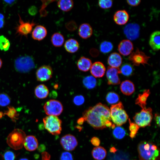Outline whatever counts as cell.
Listing matches in <instances>:
<instances>
[{
    "instance_id": "6da1fadb",
    "label": "cell",
    "mask_w": 160,
    "mask_h": 160,
    "mask_svg": "<svg viewBox=\"0 0 160 160\" xmlns=\"http://www.w3.org/2000/svg\"><path fill=\"white\" fill-rule=\"evenodd\" d=\"M82 116L84 121L95 129H102L107 127L114 129L115 127L111 121L110 109L101 103L85 110Z\"/></svg>"
},
{
    "instance_id": "7a4b0ae2",
    "label": "cell",
    "mask_w": 160,
    "mask_h": 160,
    "mask_svg": "<svg viewBox=\"0 0 160 160\" xmlns=\"http://www.w3.org/2000/svg\"><path fill=\"white\" fill-rule=\"evenodd\" d=\"M137 151L140 160H159V149L152 143L141 141L138 145Z\"/></svg>"
},
{
    "instance_id": "3957f363",
    "label": "cell",
    "mask_w": 160,
    "mask_h": 160,
    "mask_svg": "<svg viewBox=\"0 0 160 160\" xmlns=\"http://www.w3.org/2000/svg\"><path fill=\"white\" fill-rule=\"evenodd\" d=\"M110 111L111 120L117 126H121L127 122L128 116L124 109V106L121 102L112 105Z\"/></svg>"
},
{
    "instance_id": "277c9868",
    "label": "cell",
    "mask_w": 160,
    "mask_h": 160,
    "mask_svg": "<svg viewBox=\"0 0 160 160\" xmlns=\"http://www.w3.org/2000/svg\"><path fill=\"white\" fill-rule=\"evenodd\" d=\"M26 137V134L23 130L19 129H15L7 136V143L12 149L15 150H20L23 146Z\"/></svg>"
},
{
    "instance_id": "5b68a950",
    "label": "cell",
    "mask_w": 160,
    "mask_h": 160,
    "mask_svg": "<svg viewBox=\"0 0 160 160\" xmlns=\"http://www.w3.org/2000/svg\"><path fill=\"white\" fill-rule=\"evenodd\" d=\"M45 129L53 135L60 134L62 131V121L58 117L48 116L43 119Z\"/></svg>"
},
{
    "instance_id": "8992f818",
    "label": "cell",
    "mask_w": 160,
    "mask_h": 160,
    "mask_svg": "<svg viewBox=\"0 0 160 160\" xmlns=\"http://www.w3.org/2000/svg\"><path fill=\"white\" fill-rule=\"evenodd\" d=\"M153 117L152 109L151 108H146L136 113L133 119L140 127H144L150 125Z\"/></svg>"
},
{
    "instance_id": "52a82bcc",
    "label": "cell",
    "mask_w": 160,
    "mask_h": 160,
    "mask_svg": "<svg viewBox=\"0 0 160 160\" xmlns=\"http://www.w3.org/2000/svg\"><path fill=\"white\" fill-rule=\"evenodd\" d=\"M16 69L21 73H27L35 67L32 58L28 56H20L16 59L15 62Z\"/></svg>"
},
{
    "instance_id": "ba28073f",
    "label": "cell",
    "mask_w": 160,
    "mask_h": 160,
    "mask_svg": "<svg viewBox=\"0 0 160 160\" xmlns=\"http://www.w3.org/2000/svg\"><path fill=\"white\" fill-rule=\"evenodd\" d=\"M44 109L48 116H58L62 112L63 107L59 101L51 100L47 102L44 106Z\"/></svg>"
},
{
    "instance_id": "9c48e42d",
    "label": "cell",
    "mask_w": 160,
    "mask_h": 160,
    "mask_svg": "<svg viewBox=\"0 0 160 160\" xmlns=\"http://www.w3.org/2000/svg\"><path fill=\"white\" fill-rule=\"evenodd\" d=\"M150 57L146 55L144 52L137 49L131 54L129 57L134 65L138 66L140 64L144 65L148 64V61Z\"/></svg>"
},
{
    "instance_id": "30bf717a",
    "label": "cell",
    "mask_w": 160,
    "mask_h": 160,
    "mask_svg": "<svg viewBox=\"0 0 160 160\" xmlns=\"http://www.w3.org/2000/svg\"><path fill=\"white\" fill-rule=\"evenodd\" d=\"M60 142L63 148L67 151L73 150L78 145V141L76 137L70 134L62 137L60 140Z\"/></svg>"
},
{
    "instance_id": "8fae6325",
    "label": "cell",
    "mask_w": 160,
    "mask_h": 160,
    "mask_svg": "<svg viewBox=\"0 0 160 160\" xmlns=\"http://www.w3.org/2000/svg\"><path fill=\"white\" fill-rule=\"evenodd\" d=\"M140 27L137 23L128 24L124 28V32L129 40H134L137 39L140 35Z\"/></svg>"
},
{
    "instance_id": "7c38bea8",
    "label": "cell",
    "mask_w": 160,
    "mask_h": 160,
    "mask_svg": "<svg viewBox=\"0 0 160 160\" xmlns=\"http://www.w3.org/2000/svg\"><path fill=\"white\" fill-rule=\"evenodd\" d=\"M53 71L49 65H44L37 70L36 76L38 81L44 82L48 81L52 77Z\"/></svg>"
},
{
    "instance_id": "4fadbf2b",
    "label": "cell",
    "mask_w": 160,
    "mask_h": 160,
    "mask_svg": "<svg viewBox=\"0 0 160 160\" xmlns=\"http://www.w3.org/2000/svg\"><path fill=\"white\" fill-rule=\"evenodd\" d=\"M119 68L108 66L106 73V76L109 85H117L120 83V80L118 74L121 73Z\"/></svg>"
},
{
    "instance_id": "5bb4252c",
    "label": "cell",
    "mask_w": 160,
    "mask_h": 160,
    "mask_svg": "<svg viewBox=\"0 0 160 160\" xmlns=\"http://www.w3.org/2000/svg\"><path fill=\"white\" fill-rule=\"evenodd\" d=\"M19 17V24L16 28V33L21 36H27L31 32L33 27L36 25L33 23L24 22Z\"/></svg>"
},
{
    "instance_id": "9a60e30c",
    "label": "cell",
    "mask_w": 160,
    "mask_h": 160,
    "mask_svg": "<svg viewBox=\"0 0 160 160\" xmlns=\"http://www.w3.org/2000/svg\"><path fill=\"white\" fill-rule=\"evenodd\" d=\"M105 68L104 64L100 62H96L92 64L90 71L92 76L95 78H100L104 75Z\"/></svg>"
},
{
    "instance_id": "2e32d148",
    "label": "cell",
    "mask_w": 160,
    "mask_h": 160,
    "mask_svg": "<svg viewBox=\"0 0 160 160\" xmlns=\"http://www.w3.org/2000/svg\"><path fill=\"white\" fill-rule=\"evenodd\" d=\"M133 49L132 43L129 40L125 39L121 41L118 46V49L119 53L124 56L130 55Z\"/></svg>"
},
{
    "instance_id": "e0dca14e",
    "label": "cell",
    "mask_w": 160,
    "mask_h": 160,
    "mask_svg": "<svg viewBox=\"0 0 160 160\" xmlns=\"http://www.w3.org/2000/svg\"><path fill=\"white\" fill-rule=\"evenodd\" d=\"M23 146L28 151H35L37 148L38 146L37 139L33 135H28L25 138Z\"/></svg>"
},
{
    "instance_id": "ac0fdd59",
    "label": "cell",
    "mask_w": 160,
    "mask_h": 160,
    "mask_svg": "<svg viewBox=\"0 0 160 160\" xmlns=\"http://www.w3.org/2000/svg\"><path fill=\"white\" fill-rule=\"evenodd\" d=\"M129 19V14L125 10L117 11L113 16L114 21L116 24L119 25H124L127 23Z\"/></svg>"
},
{
    "instance_id": "d6986e66",
    "label": "cell",
    "mask_w": 160,
    "mask_h": 160,
    "mask_svg": "<svg viewBox=\"0 0 160 160\" xmlns=\"http://www.w3.org/2000/svg\"><path fill=\"white\" fill-rule=\"evenodd\" d=\"M47 31L46 28L41 25L36 26L32 32V37L36 40L40 41L47 36Z\"/></svg>"
},
{
    "instance_id": "ffe728a7",
    "label": "cell",
    "mask_w": 160,
    "mask_h": 160,
    "mask_svg": "<svg viewBox=\"0 0 160 160\" xmlns=\"http://www.w3.org/2000/svg\"><path fill=\"white\" fill-rule=\"evenodd\" d=\"M160 31H156L151 35L149 44L152 49L155 51H157L160 47Z\"/></svg>"
},
{
    "instance_id": "44dd1931",
    "label": "cell",
    "mask_w": 160,
    "mask_h": 160,
    "mask_svg": "<svg viewBox=\"0 0 160 160\" xmlns=\"http://www.w3.org/2000/svg\"><path fill=\"white\" fill-rule=\"evenodd\" d=\"M92 29L90 25L87 23L81 24L78 30V34L82 38L87 39L89 38L92 34Z\"/></svg>"
},
{
    "instance_id": "7402d4cb",
    "label": "cell",
    "mask_w": 160,
    "mask_h": 160,
    "mask_svg": "<svg viewBox=\"0 0 160 160\" xmlns=\"http://www.w3.org/2000/svg\"><path fill=\"white\" fill-rule=\"evenodd\" d=\"M122 60L120 55L115 52L109 55L108 58V63L111 67L119 68L122 64Z\"/></svg>"
},
{
    "instance_id": "603a6c76",
    "label": "cell",
    "mask_w": 160,
    "mask_h": 160,
    "mask_svg": "<svg viewBox=\"0 0 160 160\" xmlns=\"http://www.w3.org/2000/svg\"><path fill=\"white\" fill-rule=\"evenodd\" d=\"M120 88L121 92L126 95H132L135 91L134 84L129 80L123 81L121 84Z\"/></svg>"
},
{
    "instance_id": "cb8c5ba5",
    "label": "cell",
    "mask_w": 160,
    "mask_h": 160,
    "mask_svg": "<svg viewBox=\"0 0 160 160\" xmlns=\"http://www.w3.org/2000/svg\"><path fill=\"white\" fill-rule=\"evenodd\" d=\"M92 64L91 60L84 57H80L77 63L79 69L84 72H87L90 69Z\"/></svg>"
},
{
    "instance_id": "d4e9b609",
    "label": "cell",
    "mask_w": 160,
    "mask_h": 160,
    "mask_svg": "<svg viewBox=\"0 0 160 160\" xmlns=\"http://www.w3.org/2000/svg\"><path fill=\"white\" fill-rule=\"evenodd\" d=\"M107 152L103 147L98 146L94 148L92 151V155L96 160H102L106 157Z\"/></svg>"
},
{
    "instance_id": "484cf974",
    "label": "cell",
    "mask_w": 160,
    "mask_h": 160,
    "mask_svg": "<svg viewBox=\"0 0 160 160\" xmlns=\"http://www.w3.org/2000/svg\"><path fill=\"white\" fill-rule=\"evenodd\" d=\"M150 94L149 89L145 90L142 94H139L135 100V103L142 109L146 108L147 98Z\"/></svg>"
},
{
    "instance_id": "4316f807",
    "label": "cell",
    "mask_w": 160,
    "mask_h": 160,
    "mask_svg": "<svg viewBox=\"0 0 160 160\" xmlns=\"http://www.w3.org/2000/svg\"><path fill=\"white\" fill-rule=\"evenodd\" d=\"M65 50L68 52L73 53L77 52L79 49V44L75 39H70L66 41L64 44Z\"/></svg>"
},
{
    "instance_id": "83f0119b",
    "label": "cell",
    "mask_w": 160,
    "mask_h": 160,
    "mask_svg": "<svg viewBox=\"0 0 160 160\" xmlns=\"http://www.w3.org/2000/svg\"><path fill=\"white\" fill-rule=\"evenodd\" d=\"M49 93L47 87L44 84L37 86L35 89V94L37 97L39 99H44L47 97Z\"/></svg>"
},
{
    "instance_id": "f1b7e54d",
    "label": "cell",
    "mask_w": 160,
    "mask_h": 160,
    "mask_svg": "<svg viewBox=\"0 0 160 160\" xmlns=\"http://www.w3.org/2000/svg\"><path fill=\"white\" fill-rule=\"evenodd\" d=\"M58 7L62 10L68 12L73 7V2L71 0H62L59 1L57 3Z\"/></svg>"
},
{
    "instance_id": "f546056e",
    "label": "cell",
    "mask_w": 160,
    "mask_h": 160,
    "mask_svg": "<svg viewBox=\"0 0 160 160\" xmlns=\"http://www.w3.org/2000/svg\"><path fill=\"white\" fill-rule=\"evenodd\" d=\"M64 41L63 36L59 33L53 34L51 37V42L53 46L55 47L62 46Z\"/></svg>"
},
{
    "instance_id": "4dcf8cb0",
    "label": "cell",
    "mask_w": 160,
    "mask_h": 160,
    "mask_svg": "<svg viewBox=\"0 0 160 160\" xmlns=\"http://www.w3.org/2000/svg\"><path fill=\"white\" fill-rule=\"evenodd\" d=\"M83 83L84 87L88 89L95 88L97 84V80L95 77L92 76L85 77L83 80Z\"/></svg>"
},
{
    "instance_id": "1f68e13d",
    "label": "cell",
    "mask_w": 160,
    "mask_h": 160,
    "mask_svg": "<svg viewBox=\"0 0 160 160\" xmlns=\"http://www.w3.org/2000/svg\"><path fill=\"white\" fill-rule=\"evenodd\" d=\"M119 99V95L116 93L110 92L107 95L106 100L109 104L113 105L118 102Z\"/></svg>"
},
{
    "instance_id": "d6a6232c",
    "label": "cell",
    "mask_w": 160,
    "mask_h": 160,
    "mask_svg": "<svg viewBox=\"0 0 160 160\" xmlns=\"http://www.w3.org/2000/svg\"><path fill=\"white\" fill-rule=\"evenodd\" d=\"M113 48L112 43L109 41H104L100 44V51L103 53L106 54L110 52Z\"/></svg>"
},
{
    "instance_id": "836d02e7",
    "label": "cell",
    "mask_w": 160,
    "mask_h": 160,
    "mask_svg": "<svg viewBox=\"0 0 160 160\" xmlns=\"http://www.w3.org/2000/svg\"><path fill=\"white\" fill-rule=\"evenodd\" d=\"M113 136L118 139H121L125 136L126 132L124 129L122 127L117 126L115 127L113 132Z\"/></svg>"
},
{
    "instance_id": "e575fe53",
    "label": "cell",
    "mask_w": 160,
    "mask_h": 160,
    "mask_svg": "<svg viewBox=\"0 0 160 160\" xmlns=\"http://www.w3.org/2000/svg\"><path fill=\"white\" fill-rule=\"evenodd\" d=\"M120 70L121 73L126 76L131 75L133 72L132 67L130 64L128 63L123 64Z\"/></svg>"
},
{
    "instance_id": "d590c367",
    "label": "cell",
    "mask_w": 160,
    "mask_h": 160,
    "mask_svg": "<svg viewBox=\"0 0 160 160\" xmlns=\"http://www.w3.org/2000/svg\"><path fill=\"white\" fill-rule=\"evenodd\" d=\"M129 129L130 132V136L131 138H133L136 135L140 127L135 123L131 122L129 119Z\"/></svg>"
},
{
    "instance_id": "8d00e7d4",
    "label": "cell",
    "mask_w": 160,
    "mask_h": 160,
    "mask_svg": "<svg viewBox=\"0 0 160 160\" xmlns=\"http://www.w3.org/2000/svg\"><path fill=\"white\" fill-rule=\"evenodd\" d=\"M10 46L9 40L3 36H0V49L4 51L7 50Z\"/></svg>"
},
{
    "instance_id": "74e56055",
    "label": "cell",
    "mask_w": 160,
    "mask_h": 160,
    "mask_svg": "<svg viewBox=\"0 0 160 160\" xmlns=\"http://www.w3.org/2000/svg\"><path fill=\"white\" fill-rule=\"evenodd\" d=\"M9 109L6 111L5 114L10 117L13 121L17 119L18 115L15 109L13 107L9 108Z\"/></svg>"
},
{
    "instance_id": "f35d334b",
    "label": "cell",
    "mask_w": 160,
    "mask_h": 160,
    "mask_svg": "<svg viewBox=\"0 0 160 160\" xmlns=\"http://www.w3.org/2000/svg\"><path fill=\"white\" fill-rule=\"evenodd\" d=\"M99 7L103 9H108L112 6L113 1L111 0H100L98 1Z\"/></svg>"
},
{
    "instance_id": "ab89813d",
    "label": "cell",
    "mask_w": 160,
    "mask_h": 160,
    "mask_svg": "<svg viewBox=\"0 0 160 160\" xmlns=\"http://www.w3.org/2000/svg\"><path fill=\"white\" fill-rule=\"evenodd\" d=\"M10 103V100L8 96L4 94L0 95V105L2 106H7Z\"/></svg>"
},
{
    "instance_id": "60d3db41",
    "label": "cell",
    "mask_w": 160,
    "mask_h": 160,
    "mask_svg": "<svg viewBox=\"0 0 160 160\" xmlns=\"http://www.w3.org/2000/svg\"><path fill=\"white\" fill-rule=\"evenodd\" d=\"M16 157L15 154L10 151H6L3 156L4 160H15Z\"/></svg>"
},
{
    "instance_id": "b9f144b4",
    "label": "cell",
    "mask_w": 160,
    "mask_h": 160,
    "mask_svg": "<svg viewBox=\"0 0 160 160\" xmlns=\"http://www.w3.org/2000/svg\"><path fill=\"white\" fill-rule=\"evenodd\" d=\"M66 28L69 31H73L76 30L77 28V25L73 21H70L67 22L65 24Z\"/></svg>"
},
{
    "instance_id": "7bdbcfd3",
    "label": "cell",
    "mask_w": 160,
    "mask_h": 160,
    "mask_svg": "<svg viewBox=\"0 0 160 160\" xmlns=\"http://www.w3.org/2000/svg\"><path fill=\"white\" fill-rule=\"evenodd\" d=\"M84 99L83 96L81 95L75 96L73 100L74 103L77 105H80L84 102Z\"/></svg>"
},
{
    "instance_id": "ee69618b",
    "label": "cell",
    "mask_w": 160,
    "mask_h": 160,
    "mask_svg": "<svg viewBox=\"0 0 160 160\" xmlns=\"http://www.w3.org/2000/svg\"><path fill=\"white\" fill-rule=\"evenodd\" d=\"M60 160H73V156L69 152L65 151L63 152L60 157Z\"/></svg>"
},
{
    "instance_id": "f6af8a7d",
    "label": "cell",
    "mask_w": 160,
    "mask_h": 160,
    "mask_svg": "<svg viewBox=\"0 0 160 160\" xmlns=\"http://www.w3.org/2000/svg\"><path fill=\"white\" fill-rule=\"evenodd\" d=\"M90 142L92 145L96 147L99 146L100 143L99 138L96 137H92L90 140Z\"/></svg>"
},
{
    "instance_id": "bcb514c9",
    "label": "cell",
    "mask_w": 160,
    "mask_h": 160,
    "mask_svg": "<svg viewBox=\"0 0 160 160\" xmlns=\"http://www.w3.org/2000/svg\"><path fill=\"white\" fill-rule=\"evenodd\" d=\"M127 3L132 6H136L138 5L141 2L140 0H127Z\"/></svg>"
},
{
    "instance_id": "7dc6e473",
    "label": "cell",
    "mask_w": 160,
    "mask_h": 160,
    "mask_svg": "<svg viewBox=\"0 0 160 160\" xmlns=\"http://www.w3.org/2000/svg\"><path fill=\"white\" fill-rule=\"evenodd\" d=\"M42 160H50V156L49 153L44 152L41 153Z\"/></svg>"
},
{
    "instance_id": "c3c4849f",
    "label": "cell",
    "mask_w": 160,
    "mask_h": 160,
    "mask_svg": "<svg viewBox=\"0 0 160 160\" xmlns=\"http://www.w3.org/2000/svg\"><path fill=\"white\" fill-rule=\"evenodd\" d=\"M37 12L36 8L35 6H32L30 7L29 9V12L32 15H35Z\"/></svg>"
},
{
    "instance_id": "681fc988",
    "label": "cell",
    "mask_w": 160,
    "mask_h": 160,
    "mask_svg": "<svg viewBox=\"0 0 160 160\" xmlns=\"http://www.w3.org/2000/svg\"><path fill=\"white\" fill-rule=\"evenodd\" d=\"M154 119L156 124L158 127L160 126V116L159 113H156L154 115Z\"/></svg>"
},
{
    "instance_id": "f907efd6",
    "label": "cell",
    "mask_w": 160,
    "mask_h": 160,
    "mask_svg": "<svg viewBox=\"0 0 160 160\" xmlns=\"http://www.w3.org/2000/svg\"><path fill=\"white\" fill-rule=\"evenodd\" d=\"M4 2L7 3L8 4L11 5L12 4L14 3L15 2V0H4Z\"/></svg>"
},
{
    "instance_id": "816d5d0a",
    "label": "cell",
    "mask_w": 160,
    "mask_h": 160,
    "mask_svg": "<svg viewBox=\"0 0 160 160\" xmlns=\"http://www.w3.org/2000/svg\"><path fill=\"white\" fill-rule=\"evenodd\" d=\"M84 121L83 118L82 117L78 120L77 121V123L79 125H82Z\"/></svg>"
},
{
    "instance_id": "f5cc1de1",
    "label": "cell",
    "mask_w": 160,
    "mask_h": 160,
    "mask_svg": "<svg viewBox=\"0 0 160 160\" xmlns=\"http://www.w3.org/2000/svg\"><path fill=\"white\" fill-rule=\"evenodd\" d=\"M4 25V21L3 20H0V28L3 27Z\"/></svg>"
},
{
    "instance_id": "db71d44e",
    "label": "cell",
    "mask_w": 160,
    "mask_h": 160,
    "mask_svg": "<svg viewBox=\"0 0 160 160\" xmlns=\"http://www.w3.org/2000/svg\"><path fill=\"white\" fill-rule=\"evenodd\" d=\"M4 18V15L0 13V20H3Z\"/></svg>"
},
{
    "instance_id": "11a10c76",
    "label": "cell",
    "mask_w": 160,
    "mask_h": 160,
    "mask_svg": "<svg viewBox=\"0 0 160 160\" xmlns=\"http://www.w3.org/2000/svg\"><path fill=\"white\" fill-rule=\"evenodd\" d=\"M111 151L112 152L115 151V148H114V149H113V148H111Z\"/></svg>"
},
{
    "instance_id": "9f6ffc18",
    "label": "cell",
    "mask_w": 160,
    "mask_h": 160,
    "mask_svg": "<svg viewBox=\"0 0 160 160\" xmlns=\"http://www.w3.org/2000/svg\"><path fill=\"white\" fill-rule=\"evenodd\" d=\"M2 62L0 58V68H1L2 66Z\"/></svg>"
},
{
    "instance_id": "6f0895ef",
    "label": "cell",
    "mask_w": 160,
    "mask_h": 160,
    "mask_svg": "<svg viewBox=\"0 0 160 160\" xmlns=\"http://www.w3.org/2000/svg\"><path fill=\"white\" fill-rule=\"evenodd\" d=\"M19 160H28V159L26 158H22L20 159Z\"/></svg>"
}]
</instances>
